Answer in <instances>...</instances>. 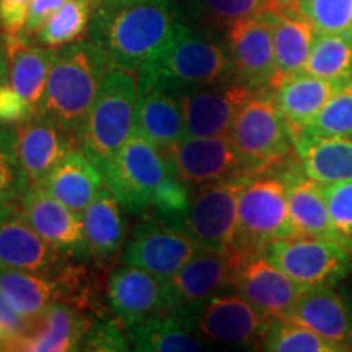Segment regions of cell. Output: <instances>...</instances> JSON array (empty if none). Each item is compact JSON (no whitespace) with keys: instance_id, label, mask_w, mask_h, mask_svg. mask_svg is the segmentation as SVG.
<instances>
[{"instance_id":"1","label":"cell","mask_w":352,"mask_h":352,"mask_svg":"<svg viewBox=\"0 0 352 352\" xmlns=\"http://www.w3.org/2000/svg\"><path fill=\"white\" fill-rule=\"evenodd\" d=\"M178 23L170 0H100L91 16V43L111 65L140 70L164 50Z\"/></svg>"},{"instance_id":"2","label":"cell","mask_w":352,"mask_h":352,"mask_svg":"<svg viewBox=\"0 0 352 352\" xmlns=\"http://www.w3.org/2000/svg\"><path fill=\"white\" fill-rule=\"evenodd\" d=\"M111 67L95 43H76L54 52L38 114L77 138Z\"/></svg>"},{"instance_id":"3","label":"cell","mask_w":352,"mask_h":352,"mask_svg":"<svg viewBox=\"0 0 352 352\" xmlns=\"http://www.w3.org/2000/svg\"><path fill=\"white\" fill-rule=\"evenodd\" d=\"M139 70L111 65L77 135L78 148L103 170L135 129Z\"/></svg>"},{"instance_id":"4","label":"cell","mask_w":352,"mask_h":352,"mask_svg":"<svg viewBox=\"0 0 352 352\" xmlns=\"http://www.w3.org/2000/svg\"><path fill=\"white\" fill-rule=\"evenodd\" d=\"M139 74L179 95L189 88L226 82L232 69L227 50L204 33L178 23L164 50Z\"/></svg>"},{"instance_id":"5","label":"cell","mask_w":352,"mask_h":352,"mask_svg":"<svg viewBox=\"0 0 352 352\" xmlns=\"http://www.w3.org/2000/svg\"><path fill=\"white\" fill-rule=\"evenodd\" d=\"M294 235L284 176L246 178L239 197V227L233 252L248 256L272 241Z\"/></svg>"},{"instance_id":"6","label":"cell","mask_w":352,"mask_h":352,"mask_svg":"<svg viewBox=\"0 0 352 352\" xmlns=\"http://www.w3.org/2000/svg\"><path fill=\"white\" fill-rule=\"evenodd\" d=\"M104 186L113 191L131 212L142 214L152 209L153 201L171 170L165 152L138 131L103 170Z\"/></svg>"},{"instance_id":"7","label":"cell","mask_w":352,"mask_h":352,"mask_svg":"<svg viewBox=\"0 0 352 352\" xmlns=\"http://www.w3.org/2000/svg\"><path fill=\"white\" fill-rule=\"evenodd\" d=\"M252 173L280 164L294 145L287 122L270 90H256L236 113L228 132Z\"/></svg>"},{"instance_id":"8","label":"cell","mask_w":352,"mask_h":352,"mask_svg":"<svg viewBox=\"0 0 352 352\" xmlns=\"http://www.w3.org/2000/svg\"><path fill=\"white\" fill-rule=\"evenodd\" d=\"M246 178H232L204 184L191 191V202L178 228L202 250L230 253L239 227V197Z\"/></svg>"},{"instance_id":"9","label":"cell","mask_w":352,"mask_h":352,"mask_svg":"<svg viewBox=\"0 0 352 352\" xmlns=\"http://www.w3.org/2000/svg\"><path fill=\"white\" fill-rule=\"evenodd\" d=\"M263 254L305 287L334 285L352 270L351 252L344 245L318 236L292 235L276 240Z\"/></svg>"},{"instance_id":"10","label":"cell","mask_w":352,"mask_h":352,"mask_svg":"<svg viewBox=\"0 0 352 352\" xmlns=\"http://www.w3.org/2000/svg\"><path fill=\"white\" fill-rule=\"evenodd\" d=\"M243 254L199 250L166 283L170 311L179 315L192 328L196 311L210 298L233 287L236 266Z\"/></svg>"},{"instance_id":"11","label":"cell","mask_w":352,"mask_h":352,"mask_svg":"<svg viewBox=\"0 0 352 352\" xmlns=\"http://www.w3.org/2000/svg\"><path fill=\"white\" fill-rule=\"evenodd\" d=\"M199 250V245L182 228L152 217L142 220L132 230L122 250V263L168 283Z\"/></svg>"},{"instance_id":"12","label":"cell","mask_w":352,"mask_h":352,"mask_svg":"<svg viewBox=\"0 0 352 352\" xmlns=\"http://www.w3.org/2000/svg\"><path fill=\"white\" fill-rule=\"evenodd\" d=\"M170 170L191 189L253 175L228 138H183L165 151Z\"/></svg>"},{"instance_id":"13","label":"cell","mask_w":352,"mask_h":352,"mask_svg":"<svg viewBox=\"0 0 352 352\" xmlns=\"http://www.w3.org/2000/svg\"><path fill=\"white\" fill-rule=\"evenodd\" d=\"M227 54L235 80L253 90H274L276 57L270 12L228 26Z\"/></svg>"},{"instance_id":"14","label":"cell","mask_w":352,"mask_h":352,"mask_svg":"<svg viewBox=\"0 0 352 352\" xmlns=\"http://www.w3.org/2000/svg\"><path fill=\"white\" fill-rule=\"evenodd\" d=\"M272 320L240 294H219L196 311L192 328L206 340L227 346H263Z\"/></svg>"},{"instance_id":"15","label":"cell","mask_w":352,"mask_h":352,"mask_svg":"<svg viewBox=\"0 0 352 352\" xmlns=\"http://www.w3.org/2000/svg\"><path fill=\"white\" fill-rule=\"evenodd\" d=\"M254 91L239 80H226L179 94L184 138H228L236 113Z\"/></svg>"},{"instance_id":"16","label":"cell","mask_w":352,"mask_h":352,"mask_svg":"<svg viewBox=\"0 0 352 352\" xmlns=\"http://www.w3.org/2000/svg\"><path fill=\"white\" fill-rule=\"evenodd\" d=\"M104 300L113 318L124 328L170 311L166 283L126 263L109 274Z\"/></svg>"},{"instance_id":"17","label":"cell","mask_w":352,"mask_h":352,"mask_svg":"<svg viewBox=\"0 0 352 352\" xmlns=\"http://www.w3.org/2000/svg\"><path fill=\"white\" fill-rule=\"evenodd\" d=\"M233 289L267 318H284L305 285L296 283L263 253L240 259L233 277Z\"/></svg>"},{"instance_id":"18","label":"cell","mask_w":352,"mask_h":352,"mask_svg":"<svg viewBox=\"0 0 352 352\" xmlns=\"http://www.w3.org/2000/svg\"><path fill=\"white\" fill-rule=\"evenodd\" d=\"M13 134L16 158L28 188L41 183L70 151L78 147L76 135L43 114L21 122Z\"/></svg>"},{"instance_id":"19","label":"cell","mask_w":352,"mask_h":352,"mask_svg":"<svg viewBox=\"0 0 352 352\" xmlns=\"http://www.w3.org/2000/svg\"><path fill=\"white\" fill-rule=\"evenodd\" d=\"M20 212L44 240L64 254L83 253L80 214L63 204L41 186H30L20 199Z\"/></svg>"},{"instance_id":"20","label":"cell","mask_w":352,"mask_h":352,"mask_svg":"<svg viewBox=\"0 0 352 352\" xmlns=\"http://www.w3.org/2000/svg\"><path fill=\"white\" fill-rule=\"evenodd\" d=\"M135 129L145 139L166 151L184 138L182 98L152 78L140 76Z\"/></svg>"},{"instance_id":"21","label":"cell","mask_w":352,"mask_h":352,"mask_svg":"<svg viewBox=\"0 0 352 352\" xmlns=\"http://www.w3.org/2000/svg\"><path fill=\"white\" fill-rule=\"evenodd\" d=\"M65 261L67 254L47 243L20 210L0 223V270L52 274Z\"/></svg>"},{"instance_id":"22","label":"cell","mask_w":352,"mask_h":352,"mask_svg":"<svg viewBox=\"0 0 352 352\" xmlns=\"http://www.w3.org/2000/svg\"><path fill=\"white\" fill-rule=\"evenodd\" d=\"M284 318L310 328L342 351L351 349V310L346 298L334 292L333 285L307 287Z\"/></svg>"},{"instance_id":"23","label":"cell","mask_w":352,"mask_h":352,"mask_svg":"<svg viewBox=\"0 0 352 352\" xmlns=\"http://www.w3.org/2000/svg\"><path fill=\"white\" fill-rule=\"evenodd\" d=\"M80 217L83 253L98 266L113 263L121 254L126 240V220L120 199L104 186Z\"/></svg>"},{"instance_id":"24","label":"cell","mask_w":352,"mask_h":352,"mask_svg":"<svg viewBox=\"0 0 352 352\" xmlns=\"http://www.w3.org/2000/svg\"><path fill=\"white\" fill-rule=\"evenodd\" d=\"M94 321L82 308L65 302H54L34 321L15 351H78Z\"/></svg>"},{"instance_id":"25","label":"cell","mask_w":352,"mask_h":352,"mask_svg":"<svg viewBox=\"0 0 352 352\" xmlns=\"http://www.w3.org/2000/svg\"><path fill=\"white\" fill-rule=\"evenodd\" d=\"M74 212L82 214L104 188L100 166L76 147L38 184Z\"/></svg>"},{"instance_id":"26","label":"cell","mask_w":352,"mask_h":352,"mask_svg":"<svg viewBox=\"0 0 352 352\" xmlns=\"http://www.w3.org/2000/svg\"><path fill=\"white\" fill-rule=\"evenodd\" d=\"M3 52L8 83L38 111L56 50L36 46L30 43L25 34H19L3 36Z\"/></svg>"},{"instance_id":"27","label":"cell","mask_w":352,"mask_h":352,"mask_svg":"<svg viewBox=\"0 0 352 352\" xmlns=\"http://www.w3.org/2000/svg\"><path fill=\"white\" fill-rule=\"evenodd\" d=\"M344 82L297 74L284 78L274 90V100L280 114L287 122L292 138L315 120L321 108Z\"/></svg>"},{"instance_id":"28","label":"cell","mask_w":352,"mask_h":352,"mask_svg":"<svg viewBox=\"0 0 352 352\" xmlns=\"http://www.w3.org/2000/svg\"><path fill=\"white\" fill-rule=\"evenodd\" d=\"M270 15L274 39L276 90L284 78L303 72L318 32L305 16L290 8H276Z\"/></svg>"},{"instance_id":"29","label":"cell","mask_w":352,"mask_h":352,"mask_svg":"<svg viewBox=\"0 0 352 352\" xmlns=\"http://www.w3.org/2000/svg\"><path fill=\"white\" fill-rule=\"evenodd\" d=\"M284 179L287 183L289 214L294 235L318 236L341 243L329 217L323 184L305 173H287L284 175Z\"/></svg>"},{"instance_id":"30","label":"cell","mask_w":352,"mask_h":352,"mask_svg":"<svg viewBox=\"0 0 352 352\" xmlns=\"http://www.w3.org/2000/svg\"><path fill=\"white\" fill-rule=\"evenodd\" d=\"M292 140L303 173L311 179L321 184L352 179V138L297 134Z\"/></svg>"},{"instance_id":"31","label":"cell","mask_w":352,"mask_h":352,"mask_svg":"<svg viewBox=\"0 0 352 352\" xmlns=\"http://www.w3.org/2000/svg\"><path fill=\"white\" fill-rule=\"evenodd\" d=\"M0 294L30 324L60 298L54 274L15 270H0Z\"/></svg>"},{"instance_id":"32","label":"cell","mask_w":352,"mask_h":352,"mask_svg":"<svg viewBox=\"0 0 352 352\" xmlns=\"http://www.w3.org/2000/svg\"><path fill=\"white\" fill-rule=\"evenodd\" d=\"M131 349L144 352H196L204 342L182 316L168 311L126 328Z\"/></svg>"},{"instance_id":"33","label":"cell","mask_w":352,"mask_h":352,"mask_svg":"<svg viewBox=\"0 0 352 352\" xmlns=\"http://www.w3.org/2000/svg\"><path fill=\"white\" fill-rule=\"evenodd\" d=\"M98 2L100 0H67L39 28L38 43L50 50H60L83 41Z\"/></svg>"},{"instance_id":"34","label":"cell","mask_w":352,"mask_h":352,"mask_svg":"<svg viewBox=\"0 0 352 352\" xmlns=\"http://www.w3.org/2000/svg\"><path fill=\"white\" fill-rule=\"evenodd\" d=\"M303 72L334 82L352 80V33H316Z\"/></svg>"},{"instance_id":"35","label":"cell","mask_w":352,"mask_h":352,"mask_svg":"<svg viewBox=\"0 0 352 352\" xmlns=\"http://www.w3.org/2000/svg\"><path fill=\"white\" fill-rule=\"evenodd\" d=\"M261 349L272 352H336L342 351L340 346L324 340L323 336L311 331L300 323L287 320H272L270 331L264 338Z\"/></svg>"},{"instance_id":"36","label":"cell","mask_w":352,"mask_h":352,"mask_svg":"<svg viewBox=\"0 0 352 352\" xmlns=\"http://www.w3.org/2000/svg\"><path fill=\"white\" fill-rule=\"evenodd\" d=\"M298 134L352 138V80L342 83L315 120Z\"/></svg>"},{"instance_id":"37","label":"cell","mask_w":352,"mask_h":352,"mask_svg":"<svg viewBox=\"0 0 352 352\" xmlns=\"http://www.w3.org/2000/svg\"><path fill=\"white\" fill-rule=\"evenodd\" d=\"M196 6L202 21L226 30L239 20L285 7L280 0H196Z\"/></svg>"},{"instance_id":"38","label":"cell","mask_w":352,"mask_h":352,"mask_svg":"<svg viewBox=\"0 0 352 352\" xmlns=\"http://www.w3.org/2000/svg\"><path fill=\"white\" fill-rule=\"evenodd\" d=\"M292 10L320 33H352V0H294Z\"/></svg>"},{"instance_id":"39","label":"cell","mask_w":352,"mask_h":352,"mask_svg":"<svg viewBox=\"0 0 352 352\" xmlns=\"http://www.w3.org/2000/svg\"><path fill=\"white\" fill-rule=\"evenodd\" d=\"M28 189L15 152V134L0 126V202L16 204Z\"/></svg>"},{"instance_id":"40","label":"cell","mask_w":352,"mask_h":352,"mask_svg":"<svg viewBox=\"0 0 352 352\" xmlns=\"http://www.w3.org/2000/svg\"><path fill=\"white\" fill-rule=\"evenodd\" d=\"M323 192L333 227L341 243L352 250V179L341 183L323 184Z\"/></svg>"},{"instance_id":"41","label":"cell","mask_w":352,"mask_h":352,"mask_svg":"<svg viewBox=\"0 0 352 352\" xmlns=\"http://www.w3.org/2000/svg\"><path fill=\"white\" fill-rule=\"evenodd\" d=\"M82 351H129L131 344L127 340L126 328L118 320H95L85 338H83Z\"/></svg>"},{"instance_id":"42","label":"cell","mask_w":352,"mask_h":352,"mask_svg":"<svg viewBox=\"0 0 352 352\" xmlns=\"http://www.w3.org/2000/svg\"><path fill=\"white\" fill-rule=\"evenodd\" d=\"M38 114L32 104L13 88L8 80L0 82V126H20Z\"/></svg>"},{"instance_id":"43","label":"cell","mask_w":352,"mask_h":352,"mask_svg":"<svg viewBox=\"0 0 352 352\" xmlns=\"http://www.w3.org/2000/svg\"><path fill=\"white\" fill-rule=\"evenodd\" d=\"M32 324L16 314L0 294V351H15Z\"/></svg>"},{"instance_id":"44","label":"cell","mask_w":352,"mask_h":352,"mask_svg":"<svg viewBox=\"0 0 352 352\" xmlns=\"http://www.w3.org/2000/svg\"><path fill=\"white\" fill-rule=\"evenodd\" d=\"M32 0H0V28L3 36L23 34Z\"/></svg>"},{"instance_id":"45","label":"cell","mask_w":352,"mask_h":352,"mask_svg":"<svg viewBox=\"0 0 352 352\" xmlns=\"http://www.w3.org/2000/svg\"><path fill=\"white\" fill-rule=\"evenodd\" d=\"M65 2L67 0H32L28 10V20H26L23 32L25 36H36L39 28L46 23V20Z\"/></svg>"},{"instance_id":"46","label":"cell","mask_w":352,"mask_h":352,"mask_svg":"<svg viewBox=\"0 0 352 352\" xmlns=\"http://www.w3.org/2000/svg\"><path fill=\"white\" fill-rule=\"evenodd\" d=\"M20 208H16V204H6V202H0V223L6 222L8 217H12L13 214L19 212Z\"/></svg>"},{"instance_id":"47","label":"cell","mask_w":352,"mask_h":352,"mask_svg":"<svg viewBox=\"0 0 352 352\" xmlns=\"http://www.w3.org/2000/svg\"><path fill=\"white\" fill-rule=\"evenodd\" d=\"M7 80V60H6V52H0V82Z\"/></svg>"},{"instance_id":"48","label":"cell","mask_w":352,"mask_h":352,"mask_svg":"<svg viewBox=\"0 0 352 352\" xmlns=\"http://www.w3.org/2000/svg\"><path fill=\"white\" fill-rule=\"evenodd\" d=\"M342 297L346 298L347 307H349V310H351V318H352V284L347 285L346 294H344V296H342ZM351 349H352V338H351Z\"/></svg>"},{"instance_id":"49","label":"cell","mask_w":352,"mask_h":352,"mask_svg":"<svg viewBox=\"0 0 352 352\" xmlns=\"http://www.w3.org/2000/svg\"><path fill=\"white\" fill-rule=\"evenodd\" d=\"M280 2L284 3L285 7L287 8H290V10H292V6H294V0H280Z\"/></svg>"}]
</instances>
